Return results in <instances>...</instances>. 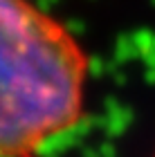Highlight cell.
Here are the masks:
<instances>
[{
	"mask_svg": "<svg viewBox=\"0 0 155 157\" xmlns=\"http://www.w3.org/2000/svg\"><path fill=\"white\" fill-rule=\"evenodd\" d=\"M90 59L34 0H0V157H38L86 117Z\"/></svg>",
	"mask_w": 155,
	"mask_h": 157,
	"instance_id": "obj_1",
	"label": "cell"
},
{
	"mask_svg": "<svg viewBox=\"0 0 155 157\" xmlns=\"http://www.w3.org/2000/svg\"><path fill=\"white\" fill-rule=\"evenodd\" d=\"M153 157H155V155H153Z\"/></svg>",
	"mask_w": 155,
	"mask_h": 157,
	"instance_id": "obj_2",
	"label": "cell"
}]
</instances>
